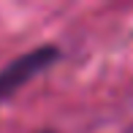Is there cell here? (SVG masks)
<instances>
[{
    "label": "cell",
    "mask_w": 133,
    "mask_h": 133,
    "mask_svg": "<svg viewBox=\"0 0 133 133\" xmlns=\"http://www.w3.org/2000/svg\"><path fill=\"white\" fill-rule=\"evenodd\" d=\"M57 57H60L57 46H35V49L25 52L22 57L11 60V63L0 71V103H3L5 98H11L16 90H22L33 76H38L41 71H46Z\"/></svg>",
    "instance_id": "cell-1"
}]
</instances>
